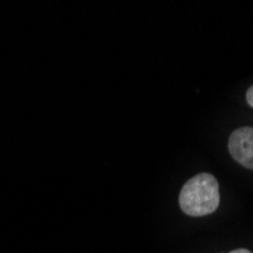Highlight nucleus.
<instances>
[{"instance_id":"nucleus-4","label":"nucleus","mask_w":253,"mask_h":253,"mask_svg":"<svg viewBox=\"0 0 253 253\" xmlns=\"http://www.w3.org/2000/svg\"><path fill=\"white\" fill-rule=\"evenodd\" d=\"M229 253H253V252H250V250H247V249H235V250L229 252Z\"/></svg>"},{"instance_id":"nucleus-1","label":"nucleus","mask_w":253,"mask_h":253,"mask_svg":"<svg viewBox=\"0 0 253 253\" xmlns=\"http://www.w3.org/2000/svg\"><path fill=\"white\" fill-rule=\"evenodd\" d=\"M220 205L218 180L210 173L193 176L179 193L180 210L190 217H203L217 211Z\"/></svg>"},{"instance_id":"nucleus-2","label":"nucleus","mask_w":253,"mask_h":253,"mask_svg":"<svg viewBox=\"0 0 253 253\" xmlns=\"http://www.w3.org/2000/svg\"><path fill=\"white\" fill-rule=\"evenodd\" d=\"M227 147L238 164L253 170V127L243 126L235 129L229 136Z\"/></svg>"},{"instance_id":"nucleus-3","label":"nucleus","mask_w":253,"mask_h":253,"mask_svg":"<svg viewBox=\"0 0 253 253\" xmlns=\"http://www.w3.org/2000/svg\"><path fill=\"white\" fill-rule=\"evenodd\" d=\"M246 100H247V103L253 108V85L247 89V93H246Z\"/></svg>"}]
</instances>
